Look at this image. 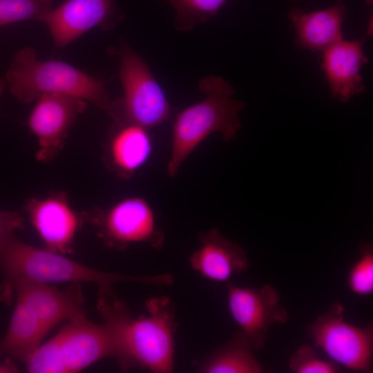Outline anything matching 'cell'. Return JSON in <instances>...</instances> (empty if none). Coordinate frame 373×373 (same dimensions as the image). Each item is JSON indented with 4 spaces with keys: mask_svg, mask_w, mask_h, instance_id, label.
<instances>
[{
    "mask_svg": "<svg viewBox=\"0 0 373 373\" xmlns=\"http://www.w3.org/2000/svg\"><path fill=\"white\" fill-rule=\"evenodd\" d=\"M147 316L133 318L114 291L98 295L97 308L113 336L122 370L133 367L155 373L174 370L175 305L166 296L146 302Z\"/></svg>",
    "mask_w": 373,
    "mask_h": 373,
    "instance_id": "6da1fadb",
    "label": "cell"
},
{
    "mask_svg": "<svg viewBox=\"0 0 373 373\" xmlns=\"http://www.w3.org/2000/svg\"><path fill=\"white\" fill-rule=\"evenodd\" d=\"M0 267L3 274L0 299L6 303L11 299L12 287L21 282L46 284L88 282L95 283L98 288L113 287V284L117 282H135L160 287L173 283V277L169 274L134 276L93 269L60 253L24 243L14 235L0 248Z\"/></svg>",
    "mask_w": 373,
    "mask_h": 373,
    "instance_id": "7a4b0ae2",
    "label": "cell"
},
{
    "mask_svg": "<svg viewBox=\"0 0 373 373\" xmlns=\"http://www.w3.org/2000/svg\"><path fill=\"white\" fill-rule=\"evenodd\" d=\"M198 87L207 97L180 111L173 125L166 167L171 178L177 175L183 162L209 135L217 132L229 141L242 127L238 113L245 103L232 99L235 90L227 80L210 75L201 79Z\"/></svg>",
    "mask_w": 373,
    "mask_h": 373,
    "instance_id": "3957f363",
    "label": "cell"
},
{
    "mask_svg": "<svg viewBox=\"0 0 373 373\" xmlns=\"http://www.w3.org/2000/svg\"><path fill=\"white\" fill-rule=\"evenodd\" d=\"M10 92L21 103L28 104L43 93H56L77 97L110 111L113 100L99 79L62 61H39L35 51H18L6 73Z\"/></svg>",
    "mask_w": 373,
    "mask_h": 373,
    "instance_id": "277c9868",
    "label": "cell"
},
{
    "mask_svg": "<svg viewBox=\"0 0 373 373\" xmlns=\"http://www.w3.org/2000/svg\"><path fill=\"white\" fill-rule=\"evenodd\" d=\"M124 95L113 100L108 112L114 123L129 122L150 128L165 122L170 115L166 95L144 59L126 43L116 51Z\"/></svg>",
    "mask_w": 373,
    "mask_h": 373,
    "instance_id": "5b68a950",
    "label": "cell"
},
{
    "mask_svg": "<svg viewBox=\"0 0 373 373\" xmlns=\"http://www.w3.org/2000/svg\"><path fill=\"white\" fill-rule=\"evenodd\" d=\"M344 307L334 303L308 327L314 345L321 348L337 365L353 371L372 372L373 323L363 327L344 320Z\"/></svg>",
    "mask_w": 373,
    "mask_h": 373,
    "instance_id": "8992f818",
    "label": "cell"
},
{
    "mask_svg": "<svg viewBox=\"0 0 373 373\" xmlns=\"http://www.w3.org/2000/svg\"><path fill=\"white\" fill-rule=\"evenodd\" d=\"M86 218L109 248L125 249L135 243H146L156 249L163 246L164 233L156 224L151 207L142 197H128L106 209L95 208L86 211Z\"/></svg>",
    "mask_w": 373,
    "mask_h": 373,
    "instance_id": "52a82bcc",
    "label": "cell"
},
{
    "mask_svg": "<svg viewBox=\"0 0 373 373\" xmlns=\"http://www.w3.org/2000/svg\"><path fill=\"white\" fill-rule=\"evenodd\" d=\"M230 314L240 329L237 333L256 352L265 348L270 327L289 321L287 311L280 302L277 290L270 285L260 288L238 287L227 283Z\"/></svg>",
    "mask_w": 373,
    "mask_h": 373,
    "instance_id": "ba28073f",
    "label": "cell"
},
{
    "mask_svg": "<svg viewBox=\"0 0 373 373\" xmlns=\"http://www.w3.org/2000/svg\"><path fill=\"white\" fill-rule=\"evenodd\" d=\"M46 344L55 357L59 373L78 372L101 359L116 356L108 326L86 317L68 322Z\"/></svg>",
    "mask_w": 373,
    "mask_h": 373,
    "instance_id": "9c48e42d",
    "label": "cell"
},
{
    "mask_svg": "<svg viewBox=\"0 0 373 373\" xmlns=\"http://www.w3.org/2000/svg\"><path fill=\"white\" fill-rule=\"evenodd\" d=\"M87 106L86 100L64 94L43 93L37 97L28 126L38 138V161L49 162L57 155L69 128Z\"/></svg>",
    "mask_w": 373,
    "mask_h": 373,
    "instance_id": "30bf717a",
    "label": "cell"
},
{
    "mask_svg": "<svg viewBox=\"0 0 373 373\" xmlns=\"http://www.w3.org/2000/svg\"><path fill=\"white\" fill-rule=\"evenodd\" d=\"M24 210L46 249L64 255L73 251L76 233L86 222V211L75 210L66 192L32 198Z\"/></svg>",
    "mask_w": 373,
    "mask_h": 373,
    "instance_id": "8fae6325",
    "label": "cell"
},
{
    "mask_svg": "<svg viewBox=\"0 0 373 373\" xmlns=\"http://www.w3.org/2000/svg\"><path fill=\"white\" fill-rule=\"evenodd\" d=\"M121 19L115 0H67L52 8L43 21L60 48L93 28L109 30Z\"/></svg>",
    "mask_w": 373,
    "mask_h": 373,
    "instance_id": "7c38bea8",
    "label": "cell"
},
{
    "mask_svg": "<svg viewBox=\"0 0 373 373\" xmlns=\"http://www.w3.org/2000/svg\"><path fill=\"white\" fill-rule=\"evenodd\" d=\"M33 312L48 333L64 321L86 317L80 283H70L64 291L46 283L21 282L11 290Z\"/></svg>",
    "mask_w": 373,
    "mask_h": 373,
    "instance_id": "4fadbf2b",
    "label": "cell"
},
{
    "mask_svg": "<svg viewBox=\"0 0 373 373\" xmlns=\"http://www.w3.org/2000/svg\"><path fill=\"white\" fill-rule=\"evenodd\" d=\"M365 37L358 41L343 39L323 51L321 68L329 86L331 96L345 103L355 95L365 90L360 73L361 66L368 61L363 50L366 36L370 35V27Z\"/></svg>",
    "mask_w": 373,
    "mask_h": 373,
    "instance_id": "5bb4252c",
    "label": "cell"
},
{
    "mask_svg": "<svg viewBox=\"0 0 373 373\" xmlns=\"http://www.w3.org/2000/svg\"><path fill=\"white\" fill-rule=\"evenodd\" d=\"M148 129L129 122L113 125L104 145L103 160L118 178H131L148 161L153 150Z\"/></svg>",
    "mask_w": 373,
    "mask_h": 373,
    "instance_id": "9a60e30c",
    "label": "cell"
},
{
    "mask_svg": "<svg viewBox=\"0 0 373 373\" xmlns=\"http://www.w3.org/2000/svg\"><path fill=\"white\" fill-rule=\"evenodd\" d=\"M200 247L191 255L193 270L214 282H228L235 274L249 267L245 251L215 228L198 235Z\"/></svg>",
    "mask_w": 373,
    "mask_h": 373,
    "instance_id": "2e32d148",
    "label": "cell"
},
{
    "mask_svg": "<svg viewBox=\"0 0 373 373\" xmlns=\"http://www.w3.org/2000/svg\"><path fill=\"white\" fill-rule=\"evenodd\" d=\"M346 15L343 0L327 9L305 12L292 8L288 17L296 29L295 44L302 49L323 51L342 40V26Z\"/></svg>",
    "mask_w": 373,
    "mask_h": 373,
    "instance_id": "e0dca14e",
    "label": "cell"
},
{
    "mask_svg": "<svg viewBox=\"0 0 373 373\" xmlns=\"http://www.w3.org/2000/svg\"><path fill=\"white\" fill-rule=\"evenodd\" d=\"M47 334L33 312L17 298L8 331L0 341V355L26 363Z\"/></svg>",
    "mask_w": 373,
    "mask_h": 373,
    "instance_id": "ac0fdd59",
    "label": "cell"
},
{
    "mask_svg": "<svg viewBox=\"0 0 373 373\" xmlns=\"http://www.w3.org/2000/svg\"><path fill=\"white\" fill-rule=\"evenodd\" d=\"M250 345L237 332L196 365L202 373H262L265 369Z\"/></svg>",
    "mask_w": 373,
    "mask_h": 373,
    "instance_id": "d6986e66",
    "label": "cell"
},
{
    "mask_svg": "<svg viewBox=\"0 0 373 373\" xmlns=\"http://www.w3.org/2000/svg\"><path fill=\"white\" fill-rule=\"evenodd\" d=\"M171 5L177 15L175 27L180 31H188L199 23H202L215 17L227 0H164Z\"/></svg>",
    "mask_w": 373,
    "mask_h": 373,
    "instance_id": "ffe728a7",
    "label": "cell"
},
{
    "mask_svg": "<svg viewBox=\"0 0 373 373\" xmlns=\"http://www.w3.org/2000/svg\"><path fill=\"white\" fill-rule=\"evenodd\" d=\"M52 6V0H0V26L28 19L43 21Z\"/></svg>",
    "mask_w": 373,
    "mask_h": 373,
    "instance_id": "44dd1931",
    "label": "cell"
},
{
    "mask_svg": "<svg viewBox=\"0 0 373 373\" xmlns=\"http://www.w3.org/2000/svg\"><path fill=\"white\" fill-rule=\"evenodd\" d=\"M347 283L355 294L366 296L373 293V249L370 243L360 246V257L350 269Z\"/></svg>",
    "mask_w": 373,
    "mask_h": 373,
    "instance_id": "7402d4cb",
    "label": "cell"
},
{
    "mask_svg": "<svg viewBox=\"0 0 373 373\" xmlns=\"http://www.w3.org/2000/svg\"><path fill=\"white\" fill-rule=\"evenodd\" d=\"M288 367L294 373H338L341 369L332 361L319 358L308 345H300L289 358Z\"/></svg>",
    "mask_w": 373,
    "mask_h": 373,
    "instance_id": "603a6c76",
    "label": "cell"
},
{
    "mask_svg": "<svg viewBox=\"0 0 373 373\" xmlns=\"http://www.w3.org/2000/svg\"><path fill=\"white\" fill-rule=\"evenodd\" d=\"M23 226V218L18 212L0 209V248L8 238L14 235L15 230Z\"/></svg>",
    "mask_w": 373,
    "mask_h": 373,
    "instance_id": "cb8c5ba5",
    "label": "cell"
},
{
    "mask_svg": "<svg viewBox=\"0 0 373 373\" xmlns=\"http://www.w3.org/2000/svg\"><path fill=\"white\" fill-rule=\"evenodd\" d=\"M19 372V370L12 359L8 358L3 362H0V373H16Z\"/></svg>",
    "mask_w": 373,
    "mask_h": 373,
    "instance_id": "d4e9b609",
    "label": "cell"
},
{
    "mask_svg": "<svg viewBox=\"0 0 373 373\" xmlns=\"http://www.w3.org/2000/svg\"><path fill=\"white\" fill-rule=\"evenodd\" d=\"M6 85V81L5 78H0V99L3 93V90L5 89Z\"/></svg>",
    "mask_w": 373,
    "mask_h": 373,
    "instance_id": "484cf974",
    "label": "cell"
}]
</instances>
